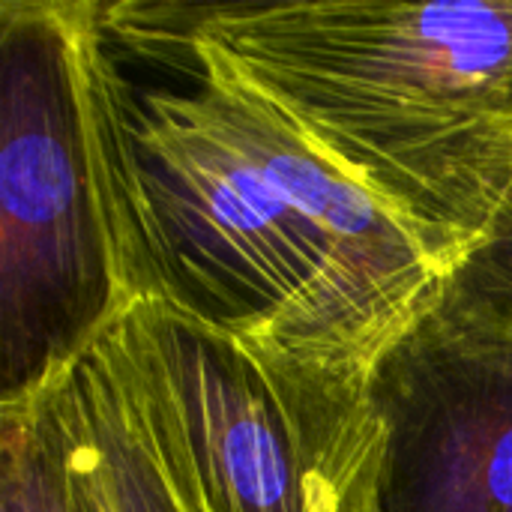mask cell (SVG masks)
<instances>
[{
    "mask_svg": "<svg viewBox=\"0 0 512 512\" xmlns=\"http://www.w3.org/2000/svg\"><path fill=\"white\" fill-rule=\"evenodd\" d=\"M102 3H0V411L150 300Z\"/></svg>",
    "mask_w": 512,
    "mask_h": 512,
    "instance_id": "3",
    "label": "cell"
},
{
    "mask_svg": "<svg viewBox=\"0 0 512 512\" xmlns=\"http://www.w3.org/2000/svg\"><path fill=\"white\" fill-rule=\"evenodd\" d=\"M72 378L117 512H186L129 420L99 348L75 366Z\"/></svg>",
    "mask_w": 512,
    "mask_h": 512,
    "instance_id": "7",
    "label": "cell"
},
{
    "mask_svg": "<svg viewBox=\"0 0 512 512\" xmlns=\"http://www.w3.org/2000/svg\"><path fill=\"white\" fill-rule=\"evenodd\" d=\"M189 15L450 276L512 186V0L222 3Z\"/></svg>",
    "mask_w": 512,
    "mask_h": 512,
    "instance_id": "2",
    "label": "cell"
},
{
    "mask_svg": "<svg viewBox=\"0 0 512 512\" xmlns=\"http://www.w3.org/2000/svg\"><path fill=\"white\" fill-rule=\"evenodd\" d=\"M150 300L312 360L375 369L444 294L417 231L339 168L189 15L102 6ZM108 39V36H105Z\"/></svg>",
    "mask_w": 512,
    "mask_h": 512,
    "instance_id": "1",
    "label": "cell"
},
{
    "mask_svg": "<svg viewBox=\"0 0 512 512\" xmlns=\"http://www.w3.org/2000/svg\"><path fill=\"white\" fill-rule=\"evenodd\" d=\"M438 306L512 342V186L489 228L450 270Z\"/></svg>",
    "mask_w": 512,
    "mask_h": 512,
    "instance_id": "8",
    "label": "cell"
},
{
    "mask_svg": "<svg viewBox=\"0 0 512 512\" xmlns=\"http://www.w3.org/2000/svg\"><path fill=\"white\" fill-rule=\"evenodd\" d=\"M0 512H117L72 375L0 411Z\"/></svg>",
    "mask_w": 512,
    "mask_h": 512,
    "instance_id": "6",
    "label": "cell"
},
{
    "mask_svg": "<svg viewBox=\"0 0 512 512\" xmlns=\"http://www.w3.org/2000/svg\"><path fill=\"white\" fill-rule=\"evenodd\" d=\"M96 348L186 512H378L375 369L252 342L162 300Z\"/></svg>",
    "mask_w": 512,
    "mask_h": 512,
    "instance_id": "4",
    "label": "cell"
},
{
    "mask_svg": "<svg viewBox=\"0 0 512 512\" xmlns=\"http://www.w3.org/2000/svg\"><path fill=\"white\" fill-rule=\"evenodd\" d=\"M378 512H512V342L441 306L375 366Z\"/></svg>",
    "mask_w": 512,
    "mask_h": 512,
    "instance_id": "5",
    "label": "cell"
}]
</instances>
